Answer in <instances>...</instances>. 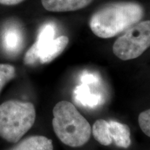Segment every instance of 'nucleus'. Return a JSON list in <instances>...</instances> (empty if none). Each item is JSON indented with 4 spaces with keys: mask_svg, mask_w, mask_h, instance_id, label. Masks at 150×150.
Wrapping results in <instances>:
<instances>
[{
    "mask_svg": "<svg viewBox=\"0 0 150 150\" xmlns=\"http://www.w3.org/2000/svg\"><path fill=\"white\" fill-rule=\"evenodd\" d=\"M143 16V9L134 2H118L103 7L92 16L90 27L94 34L110 38L138 23Z\"/></svg>",
    "mask_w": 150,
    "mask_h": 150,
    "instance_id": "nucleus-1",
    "label": "nucleus"
},
{
    "mask_svg": "<svg viewBox=\"0 0 150 150\" xmlns=\"http://www.w3.org/2000/svg\"><path fill=\"white\" fill-rule=\"evenodd\" d=\"M52 126L56 136L65 145L81 147L91 138L92 129L87 120L72 103L61 101L53 109Z\"/></svg>",
    "mask_w": 150,
    "mask_h": 150,
    "instance_id": "nucleus-2",
    "label": "nucleus"
},
{
    "mask_svg": "<svg viewBox=\"0 0 150 150\" xmlns=\"http://www.w3.org/2000/svg\"><path fill=\"white\" fill-rule=\"evenodd\" d=\"M35 109L33 104L9 100L0 105V136L17 142L33 127Z\"/></svg>",
    "mask_w": 150,
    "mask_h": 150,
    "instance_id": "nucleus-3",
    "label": "nucleus"
},
{
    "mask_svg": "<svg viewBox=\"0 0 150 150\" xmlns=\"http://www.w3.org/2000/svg\"><path fill=\"white\" fill-rule=\"evenodd\" d=\"M150 47V20L136 23L118 38L113 54L122 61L136 59Z\"/></svg>",
    "mask_w": 150,
    "mask_h": 150,
    "instance_id": "nucleus-4",
    "label": "nucleus"
},
{
    "mask_svg": "<svg viewBox=\"0 0 150 150\" xmlns=\"http://www.w3.org/2000/svg\"><path fill=\"white\" fill-rule=\"evenodd\" d=\"M55 33V27L52 23L45 24L41 28L36 41L29 48L24 56V62L26 65H33L39 61L40 52L49 43L54 40Z\"/></svg>",
    "mask_w": 150,
    "mask_h": 150,
    "instance_id": "nucleus-5",
    "label": "nucleus"
},
{
    "mask_svg": "<svg viewBox=\"0 0 150 150\" xmlns=\"http://www.w3.org/2000/svg\"><path fill=\"white\" fill-rule=\"evenodd\" d=\"M93 0H41L42 6L51 12H67L83 8Z\"/></svg>",
    "mask_w": 150,
    "mask_h": 150,
    "instance_id": "nucleus-6",
    "label": "nucleus"
},
{
    "mask_svg": "<svg viewBox=\"0 0 150 150\" xmlns=\"http://www.w3.org/2000/svg\"><path fill=\"white\" fill-rule=\"evenodd\" d=\"M68 42V38L65 35L54 38L40 52L39 62L44 64L52 61L63 52Z\"/></svg>",
    "mask_w": 150,
    "mask_h": 150,
    "instance_id": "nucleus-7",
    "label": "nucleus"
},
{
    "mask_svg": "<svg viewBox=\"0 0 150 150\" xmlns=\"http://www.w3.org/2000/svg\"><path fill=\"white\" fill-rule=\"evenodd\" d=\"M108 130L112 141L117 147L128 148L130 146L131 132L127 125L116 121H109Z\"/></svg>",
    "mask_w": 150,
    "mask_h": 150,
    "instance_id": "nucleus-8",
    "label": "nucleus"
},
{
    "mask_svg": "<svg viewBox=\"0 0 150 150\" xmlns=\"http://www.w3.org/2000/svg\"><path fill=\"white\" fill-rule=\"evenodd\" d=\"M74 99L77 104L86 108H95L102 104L101 95L92 93L88 85L81 84L75 88Z\"/></svg>",
    "mask_w": 150,
    "mask_h": 150,
    "instance_id": "nucleus-9",
    "label": "nucleus"
},
{
    "mask_svg": "<svg viewBox=\"0 0 150 150\" xmlns=\"http://www.w3.org/2000/svg\"><path fill=\"white\" fill-rule=\"evenodd\" d=\"M11 150H53V143L47 137L31 136L22 140Z\"/></svg>",
    "mask_w": 150,
    "mask_h": 150,
    "instance_id": "nucleus-10",
    "label": "nucleus"
},
{
    "mask_svg": "<svg viewBox=\"0 0 150 150\" xmlns=\"http://www.w3.org/2000/svg\"><path fill=\"white\" fill-rule=\"evenodd\" d=\"M22 44V35L20 30L16 27H9L4 34V45L7 52L16 53Z\"/></svg>",
    "mask_w": 150,
    "mask_h": 150,
    "instance_id": "nucleus-11",
    "label": "nucleus"
},
{
    "mask_svg": "<svg viewBox=\"0 0 150 150\" xmlns=\"http://www.w3.org/2000/svg\"><path fill=\"white\" fill-rule=\"evenodd\" d=\"M92 131L94 138L101 145L108 146L112 142L109 135L108 122L105 120H97L93 125Z\"/></svg>",
    "mask_w": 150,
    "mask_h": 150,
    "instance_id": "nucleus-12",
    "label": "nucleus"
},
{
    "mask_svg": "<svg viewBox=\"0 0 150 150\" xmlns=\"http://www.w3.org/2000/svg\"><path fill=\"white\" fill-rule=\"evenodd\" d=\"M16 76V69L13 65L0 63V93L6 84Z\"/></svg>",
    "mask_w": 150,
    "mask_h": 150,
    "instance_id": "nucleus-13",
    "label": "nucleus"
},
{
    "mask_svg": "<svg viewBox=\"0 0 150 150\" xmlns=\"http://www.w3.org/2000/svg\"><path fill=\"white\" fill-rule=\"evenodd\" d=\"M138 123L144 134L150 137V109L140 112L138 116Z\"/></svg>",
    "mask_w": 150,
    "mask_h": 150,
    "instance_id": "nucleus-14",
    "label": "nucleus"
},
{
    "mask_svg": "<svg viewBox=\"0 0 150 150\" xmlns=\"http://www.w3.org/2000/svg\"><path fill=\"white\" fill-rule=\"evenodd\" d=\"M80 81L83 84L86 85H95L99 82L98 75L90 72H83L80 75Z\"/></svg>",
    "mask_w": 150,
    "mask_h": 150,
    "instance_id": "nucleus-15",
    "label": "nucleus"
},
{
    "mask_svg": "<svg viewBox=\"0 0 150 150\" xmlns=\"http://www.w3.org/2000/svg\"><path fill=\"white\" fill-rule=\"evenodd\" d=\"M24 0H0V4L4 6H14L20 4Z\"/></svg>",
    "mask_w": 150,
    "mask_h": 150,
    "instance_id": "nucleus-16",
    "label": "nucleus"
}]
</instances>
